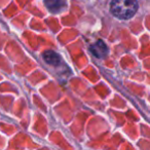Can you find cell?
<instances>
[{
	"instance_id": "cell-1",
	"label": "cell",
	"mask_w": 150,
	"mask_h": 150,
	"mask_svg": "<svg viewBox=\"0 0 150 150\" xmlns=\"http://www.w3.org/2000/svg\"><path fill=\"white\" fill-rule=\"evenodd\" d=\"M111 13L119 19H131L138 9L137 0H112Z\"/></svg>"
},
{
	"instance_id": "cell-2",
	"label": "cell",
	"mask_w": 150,
	"mask_h": 150,
	"mask_svg": "<svg viewBox=\"0 0 150 150\" xmlns=\"http://www.w3.org/2000/svg\"><path fill=\"white\" fill-rule=\"evenodd\" d=\"M91 52L95 57L101 59L108 52V48H107V45L102 40H98L96 43H94L91 46Z\"/></svg>"
},
{
	"instance_id": "cell-3",
	"label": "cell",
	"mask_w": 150,
	"mask_h": 150,
	"mask_svg": "<svg viewBox=\"0 0 150 150\" xmlns=\"http://www.w3.org/2000/svg\"><path fill=\"white\" fill-rule=\"evenodd\" d=\"M44 4L50 11H60L66 5V0H44Z\"/></svg>"
},
{
	"instance_id": "cell-4",
	"label": "cell",
	"mask_w": 150,
	"mask_h": 150,
	"mask_svg": "<svg viewBox=\"0 0 150 150\" xmlns=\"http://www.w3.org/2000/svg\"><path fill=\"white\" fill-rule=\"evenodd\" d=\"M43 59L47 64L52 65V66H57L60 64L61 58L57 52H52V50H47L43 54Z\"/></svg>"
}]
</instances>
